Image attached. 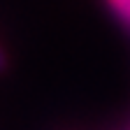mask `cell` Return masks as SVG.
Returning <instances> with one entry per match:
<instances>
[{
    "instance_id": "obj_1",
    "label": "cell",
    "mask_w": 130,
    "mask_h": 130,
    "mask_svg": "<svg viewBox=\"0 0 130 130\" xmlns=\"http://www.w3.org/2000/svg\"><path fill=\"white\" fill-rule=\"evenodd\" d=\"M111 14L123 23V28L130 32V0H105Z\"/></svg>"
},
{
    "instance_id": "obj_2",
    "label": "cell",
    "mask_w": 130,
    "mask_h": 130,
    "mask_svg": "<svg viewBox=\"0 0 130 130\" xmlns=\"http://www.w3.org/2000/svg\"><path fill=\"white\" fill-rule=\"evenodd\" d=\"M0 65H3V56H0Z\"/></svg>"
}]
</instances>
